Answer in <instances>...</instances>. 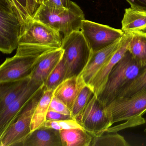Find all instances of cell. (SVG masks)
<instances>
[{"label": "cell", "mask_w": 146, "mask_h": 146, "mask_svg": "<svg viewBox=\"0 0 146 146\" xmlns=\"http://www.w3.org/2000/svg\"><path fill=\"white\" fill-rule=\"evenodd\" d=\"M123 137L117 132L107 130L100 135L93 136L90 146H128Z\"/></svg>", "instance_id": "22"}, {"label": "cell", "mask_w": 146, "mask_h": 146, "mask_svg": "<svg viewBox=\"0 0 146 146\" xmlns=\"http://www.w3.org/2000/svg\"><path fill=\"white\" fill-rule=\"evenodd\" d=\"M62 1L64 6L67 9L68 8V4H69L70 0H62Z\"/></svg>", "instance_id": "33"}, {"label": "cell", "mask_w": 146, "mask_h": 146, "mask_svg": "<svg viewBox=\"0 0 146 146\" xmlns=\"http://www.w3.org/2000/svg\"><path fill=\"white\" fill-rule=\"evenodd\" d=\"M44 91V84L0 134V146H18L30 134L33 114Z\"/></svg>", "instance_id": "5"}, {"label": "cell", "mask_w": 146, "mask_h": 146, "mask_svg": "<svg viewBox=\"0 0 146 146\" xmlns=\"http://www.w3.org/2000/svg\"><path fill=\"white\" fill-rule=\"evenodd\" d=\"M61 48L66 66L65 79L81 75L92 53L82 31H74L64 37Z\"/></svg>", "instance_id": "6"}, {"label": "cell", "mask_w": 146, "mask_h": 146, "mask_svg": "<svg viewBox=\"0 0 146 146\" xmlns=\"http://www.w3.org/2000/svg\"><path fill=\"white\" fill-rule=\"evenodd\" d=\"M27 4L28 13L32 18L40 5L37 4L36 0H27Z\"/></svg>", "instance_id": "32"}, {"label": "cell", "mask_w": 146, "mask_h": 146, "mask_svg": "<svg viewBox=\"0 0 146 146\" xmlns=\"http://www.w3.org/2000/svg\"><path fill=\"white\" fill-rule=\"evenodd\" d=\"M125 11L122 21V30L125 34L143 33L146 30V13L131 7Z\"/></svg>", "instance_id": "18"}, {"label": "cell", "mask_w": 146, "mask_h": 146, "mask_svg": "<svg viewBox=\"0 0 146 146\" xmlns=\"http://www.w3.org/2000/svg\"><path fill=\"white\" fill-rule=\"evenodd\" d=\"M145 123H146V120H145ZM144 131H145V133H146V128H145V130H144Z\"/></svg>", "instance_id": "35"}, {"label": "cell", "mask_w": 146, "mask_h": 146, "mask_svg": "<svg viewBox=\"0 0 146 146\" xmlns=\"http://www.w3.org/2000/svg\"><path fill=\"white\" fill-rule=\"evenodd\" d=\"M131 8L146 13V0H126Z\"/></svg>", "instance_id": "30"}, {"label": "cell", "mask_w": 146, "mask_h": 146, "mask_svg": "<svg viewBox=\"0 0 146 146\" xmlns=\"http://www.w3.org/2000/svg\"><path fill=\"white\" fill-rule=\"evenodd\" d=\"M66 66L62 58L52 72L44 84L45 90H54L65 80Z\"/></svg>", "instance_id": "25"}, {"label": "cell", "mask_w": 146, "mask_h": 146, "mask_svg": "<svg viewBox=\"0 0 146 146\" xmlns=\"http://www.w3.org/2000/svg\"><path fill=\"white\" fill-rule=\"evenodd\" d=\"M142 34H145V35H146V30H145V31H144V32L142 33Z\"/></svg>", "instance_id": "36"}, {"label": "cell", "mask_w": 146, "mask_h": 146, "mask_svg": "<svg viewBox=\"0 0 146 146\" xmlns=\"http://www.w3.org/2000/svg\"><path fill=\"white\" fill-rule=\"evenodd\" d=\"M32 19L58 31L63 38L74 31H81L83 21L85 20L82 10L70 0L67 9H52L40 5Z\"/></svg>", "instance_id": "2"}, {"label": "cell", "mask_w": 146, "mask_h": 146, "mask_svg": "<svg viewBox=\"0 0 146 146\" xmlns=\"http://www.w3.org/2000/svg\"><path fill=\"white\" fill-rule=\"evenodd\" d=\"M113 123L126 120L135 125L144 123L146 112V90L127 98H117L106 106Z\"/></svg>", "instance_id": "7"}, {"label": "cell", "mask_w": 146, "mask_h": 146, "mask_svg": "<svg viewBox=\"0 0 146 146\" xmlns=\"http://www.w3.org/2000/svg\"><path fill=\"white\" fill-rule=\"evenodd\" d=\"M131 36L130 33L125 34L122 45L88 84L96 95L100 92L106 82L109 73L128 51L127 47Z\"/></svg>", "instance_id": "12"}, {"label": "cell", "mask_w": 146, "mask_h": 146, "mask_svg": "<svg viewBox=\"0 0 146 146\" xmlns=\"http://www.w3.org/2000/svg\"><path fill=\"white\" fill-rule=\"evenodd\" d=\"M81 31L92 52L111 46L125 35L122 30L87 20L83 21Z\"/></svg>", "instance_id": "10"}, {"label": "cell", "mask_w": 146, "mask_h": 146, "mask_svg": "<svg viewBox=\"0 0 146 146\" xmlns=\"http://www.w3.org/2000/svg\"><path fill=\"white\" fill-rule=\"evenodd\" d=\"M31 78L0 82V113L25 90Z\"/></svg>", "instance_id": "17"}, {"label": "cell", "mask_w": 146, "mask_h": 146, "mask_svg": "<svg viewBox=\"0 0 146 146\" xmlns=\"http://www.w3.org/2000/svg\"><path fill=\"white\" fill-rule=\"evenodd\" d=\"M46 53L16 52L13 57L7 58L0 66V82L31 77L38 62Z\"/></svg>", "instance_id": "9"}, {"label": "cell", "mask_w": 146, "mask_h": 146, "mask_svg": "<svg viewBox=\"0 0 146 146\" xmlns=\"http://www.w3.org/2000/svg\"><path fill=\"white\" fill-rule=\"evenodd\" d=\"M75 119L93 136L102 134L113 124L111 116L106 111V106L95 94Z\"/></svg>", "instance_id": "8"}, {"label": "cell", "mask_w": 146, "mask_h": 146, "mask_svg": "<svg viewBox=\"0 0 146 146\" xmlns=\"http://www.w3.org/2000/svg\"><path fill=\"white\" fill-rule=\"evenodd\" d=\"M62 146H90L93 136L83 128L60 131Z\"/></svg>", "instance_id": "19"}, {"label": "cell", "mask_w": 146, "mask_h": 146, "mask_svg": "<svg viewBox=\"0 0 146 146\" xmlns=\"http://www.w3.org/2000/svg\"><path fill=\"white\" fill-rule=\"evenodd\" d=\"M63 40L58 31L32 19L22 32L17 52L42 54L60 48Z\"/></svg>", "instance_id": "1"}, {"label": "cell", "mask_w": 146, "mask_h": 146, "mask_svg": "<svg viewBox=\"0 0 146 146\" xmlns=\"http://www.w3.org/2000/svg\"><path fill=\"white\" fill-rule=\"evenodd\" d=\"M130 34V33H129ZM127 50L139 65L146 66V35L132 33Z\"/></svg>", "instance_id": "21"}, {"label": "cell", "mask_w": 146, "mask_h": 146, "mask_svg": "<svg viewBox=\"0 0 146 146\" xmlns=\"http://www.w3.org/2000/svg\"><path fill=\"white\" fill-rule=\"evenodd\" d=\"M145 67L139 65L127 51L109 73L104 87L96 95L97 98L106 106L115 100L121 90L135 79Z\"/></svg>", "instance_id": "3"}, {"label": "cell", "mask_w": 146, "mask_h": 146, "mask_svg": "<svg viewBox=\"0 0 146 146\" xmlns=\"http://www.w3.org/2000/svg\"><path fill=\"white\" fill-rule=\"evenodd\" d=\"M94 94L89 85L86 84L84 86L76 98L71 110L72 116L74 119L82 113Z\"/></svg>", "instance_id": "24"}, {"label": "cell", "mask_w": 146, "mask_h": 146, "mask_svg": "<svg viewBox=\"0 0 146 146\" xmlns=\"http://www.w3.org/2000/svg\"><path fill=\"white\" fill-rule=\"evenodd\" d=\"M54 90H45L35 109L31 123V132L44 126Z\"/></svg>", "instance_id": "20"}, {"label": "cell", "mask_w": 146, "mask_h": 146, "mask_svg": "<svg viewBox=\"0 0 146 146\" xmlns=\"http://www.w3.org/2000/svg\"><path fill=\"white\" fill-rule=\"evenodd\" d=\"M27 23L32 20L28 11L27 0H13Z\"/></svg>", "instance_id": "28"}, {"label": "cell", "mask_w": 146, "mask_h": 146, "mask_svg": "<svg viewBox=\"0 0 146 146\" xmlns=\"http://www.w3.org/2000/svg\"><path fill=\"white\" fill-rule=\"evenodd\" d=\"M42 5L52 9H66L64 6L62 0H44Z\"/></svg>", "instance_id": "31"}, {"label": "cell", "mask_w": 146, "mask_h": 146, "mask_svg": "<svg viewBox=\"0 0 146 146\" xmlns=\"http://www.w3.org/2000/svg\"><path fill=\"white\" fill-rule=\"evenodd\" d=\"M44 0H36V2L37 4L40 5H42L43 4V2H44Z\"/></svg>", "instance_id": "34"}, {"label": "cell", "mask_w": 146, "mask_h": 146, "mask_svg": "<svg viewBox=\"0 0 146 146\" xmlns=\"http://www.w3.org/2000/svg\"><path fill=\"white\" fill-rule=\"evenodd\" d=\"M124 36L111 46L92 53L88 62L82 74V77L86 84L89 83L105 63L119 48L122 45Z\"/></svg>", "instance_id": "13"}, {"label": "cell", "mask_w": 146, "mask_h": 146, "mask_svg": "<svg viewBox=\"0 0 146 146\" xmlns=\"http://www.w3.org/2000/svg\"><path fill=\"white\" fill-rule=\"evenodd\" d=\"M44 84L31 79L23 93L0 113V134L5 130L13 119Z\"/></svg>", "instance_id": "11"}, {"label": "cell", "mask_w": 146, "mask_h": 146, "mask_svg": "<svg viewBox=\"0 0 146 146\" xmlns=\"http://www.w3.org/2000/svg\"><path fill=\"white\" fill-rule=\"evenodd\" d=\"M85 84L82 74L67 78L54 90V96L64 102L71 111L76 98Z\"/></svg>", "instance_id": "15"}, {"label": "cell", "mask_w": 146, "mask_h": 146, "mask_svg": "<svg viewBox=\"0 0 146 146\" xmlns=\"http://www.w3.org/2000/svg\"><path fill=\"white\" fill-rule=\"evenodd\" d=\"M63 52L64 50L60 48L45 54L36 66L31 79L45 84L52 72L61 60Z\"/></svg>", "instance_id": "16"}, {"label": "cell", "mask_w": 146, "mask_h": 146, "mask_svg": "<svg viewBox=\"0 0 146 146\" xmlns=\"http://www.w3.org/2000/svg\"><path fill=\"white\" fill-rule=\"evenodd\" d=\"M13 0H0V50L10 54L17 49L27 25Z\"/></svg>", "instance_id": "4"}, {"label": "cell", "mask_w": 146, "mask_h": 146, "mask_svg": "<svg viewBox=\"0 0 146 146\" xmlns=\"http://www.w3.org/2000/svg\"><path fill=\"white\" fill-rule=\"evenodd\" d=\"M48 111H53L65 115L72 116L71 111L67 106L54 95L49 105Z\"/></svg>", "instance_id": "27"}, {"label": "cell", "mask_w": 146, "mask_h": 146, "mask_svg": "<svg viewBox=\"0 0 146 146\" xmlns=\"http://www.w3.org/2000/svg\"><path fill=\"white\" fill-rule=\"evenodd\" d=\"M74 119L70 115H65L57 112L48 111L46 115V120H63Z\"/></svg>", "instance_id": "29"}, {"label": "cell", "mask_w": 146, "mask_h": 146, "mask_svg": "<svg viewBox=\"0 0 146 146\" xmlns=\"http://www.w3.org/2000/svg\"><path fill=\"white\" fill-rule=\"evenodd\" d=\"M18 146H62L60 131L41 126L31 132Z\"/></svg>", "instance_id": "14"}, {"label": "cell", "mask_w": 146, "mask_h": 146, "mask_svg": "<svg viewBox=\"0 0 146 146\" xmlns=\"http://www.w3.org/2000/svg\"><path fill=\"white\" fill-rule=\"evenodd\" d=\"M44 125L59 131L74 128H83L75 119L63 120H46Z\"/></svg>", "instance_id": "26"}, {"label": "cell", "mask_w": 146, "mask_h": 146, "mask_svg": "<svg viewBox=\"0 0 146 146\" xmlns=\"http://www.w3.org/2000/svg\"><path fill=\"white\" fill-rule=\"evenodd\" d=\"M146 90V66L135 79L121 90L116 99L129 97Z\"/></svg>", "instance_id": "23"}]
</instances>
